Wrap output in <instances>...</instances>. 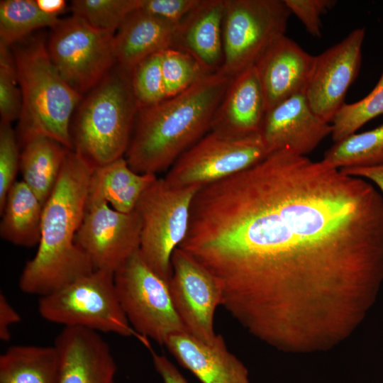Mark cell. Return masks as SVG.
<instances>
[{"mask_svg":"<svg viewBox=\"0 0 383 383\" xmlns=\"http://www.w3.org/2000/svg\"><path fill=\"white\" fill-rule=\"evenodd\" d=\"M233 316L276 311L293 279L350 280L383 252V196L366 179L282 150L202 186L179 246Z\"/></svg>","mask_w":383,"mask_h":383,"instance_id":"cell-1","label":"cell"},{"mask_svg":"<svg viewBox=\"0 0 383 383\" xmlns=\"http://www.w3.org/2000/svg\"><path fill=\"white\" fill-rule=\"evenodd\" d=\"M92 171L79 154L70 150L43 206L38 250L19 277L18 287L23 292L43 297L94 270L87 255L75 243Z\"/></svg>","mask_w":383,"mask_h":383,"instance_id":"cell-2","label":"cell"},{"mask_svg":"<svg viewBox=\"0 0 383 383\" xmlns=\"http://www.w3.org/2000/svg\"><path fill=\"white\" fill-rule=\"evenodd\" d=\"M231 79L210 73L182 92L139 109L124 156L129 167L139 174L167 171L210 131Z\"/></svg>","mask_w":383,"mask_h":383,"instance_id":"cell-3","label":"cell"},{"mask_svg":"<svg viewBox=\"0 0 383 383\" xmlns=\"http://www.w3.org/2000/svg\"><path fill=\"white\" fill-rule=\"evenodd\" d=\"M13 47L21 92L19 141L43 135L72 150L71 117L82 96L58 72L42 37H28Z\"/></svg>","mask_w":383,"mask_h":383,"instance_id":"cell-4","label":"cell"},{"mask_svg":"<svg viewBox=\"0 0 383 383\" xmlns=\"http://www.w3.org/2000/svg\"><path fill=\"white\" fill-rule=\"evenodd\" d=\"M79 105L70 127L72 150L93 170L124 157L139 110L131 71L116 64Z\"/></svg>","mask_w":383,"mask_h":383,"instance_id":"cell-5","label":"cell"},{"mask_svg":"<svg viewBox=\"0 0 383 383\" xmlns=\"http://www.w3.org/2000/svg\"><path fill=\"white\" fill-rule=\"evenodd\" d=\"M38 310L43 318L51 323L134 337L152 349L149 339L129 323L121 306L112 272L94 270L56 292L40 297Z\"/></svg>","mask_w":383,"mask_h":383,"instance_id":"cell-6","label":"cell"},{"mask_svg":"<svg viewBox=\"0 0 383 383\" xmlns=\"http://www.w3.org/2000/svg\"><path fill=\"white\" fill-rule=\"evenodd\" d=\"M201 187H173L164 177H157L134 209L141 221L139 252L152 270L167 283L172 277V255L187 235L192 203Z\"/></svg>","mask_w":383,"mask_h":383,"instance_id":"cell-7","label":"cell"},{"mask_svg":"<svg viewBox=\"0 0 383 383\" xmlns=\"http://www.w3.org/2000/svg\"><path fill=\"white\" fill-rule=\"evenodd\" d=\"M291 14L284 0H225L223 57L217 72L233 78L253 66L285 35Z\"/></svg>","mask_w":383,"mask_h":383,"instance_id":"cell-8","label":"cell"},{"mask_svg":"<svg viewBox=\"0 0 383 383\" xmlns=\"http://www.w3.org/2000/svg\"><path fill=\"white\" fill-rule=\"evenodd\" d=\"M122 309L140 335L165 345L172 334L187 332L176 313L168 283L146 264L139 250L115 272Z\"/></svg>","mask_w":383,"mask_h":383,"instance_id":"cell-9","label":"cell"},{"mask_svg":"<svg viewBox=\"0 0 383 383\" xmlns=\"http://www.w3.org/2000/svg\"><path fill=\"white\" fill-rule=\"evenodd\" d=\"M114 35L73 14L52 27L46 43L50 59L80 95L90 91L117 64Z\"/></svg>","mask_w":383,"mask_h":383,"instance_id":"cell-10","label":"cell"},{"mask_svg":"<svg viewBox=\"0 0 383 383\" xmlns=\"http://www.w3.org/2000/svg\"><path fill=\"white\" fill-rule=\"evenodd\" d=\"M269 154L260 132L229 137L210 131L177 159L164 178L173 187H202L243 172Z\"/></svg>","mask_w":383,"mask_h":383,"instance_id":"cell-11","label":"cell"},{"mask_svg":"<svg viewBox=\"0 0 383 383\" xmlns=\"http://www.w3.org/2000/svg\"><path fill=\"white\" fill-rule=\"evenodd\" d=\"M141 221L137 211L122 213L102 200L87 201L75 243L94 270L114 272L135 252L140 243Z\"/></svg>","mask_w":383,"mask_h":383,"instance_id":"cell-12","label":"cell"},{"mask_svg":"<svg viewBox=\"0 0 383 383\" xmlns=\"http://www.w3.org/2000/svg\"><path fill=\"white\" fill-rule=\"evenodd\" d=\"M172 277L168 282L173 306L187 332L211 344L216 334L213 318L221 306V291L214 277L179 248L171 258Z\"/></svg>","mask_w":383,"mask_h":383,"instance_id":"cell-13","label":"cell"},{"mask_svg":"<svg viewBox=\"0 0 383 383\" xmlns=\"http://www.w3.org/2000/svg\"><path fill=\"white\" fill-rule=\"evenodd\" d=\"M365 36L364 28H356L316 56L304 94L313 112L328 123L345 104L348 90L358 75Z\"/></svg>","mask_w":383,"mask_h":383,"instance_id":"cell-14","label":"cell"},{"mask_svg":"<svg viewBox=\"0 0 383 383\" xmlns=\"http://www.w3.org/2000/svg\"><path fill=\"white\" fill-rule=\"evenodd\" d=\"M331 133V124L313 112L304 94L294 95L266 111L260 128L270 153L287 150L302 156Z\"/></svg>","mask_w":383,"mask_h":383,"instance_id":"cell-15","label":"cell"},{"mask_svg":"<svg viewBox=\"0 0 383 383\" xmlns=\"http://www.w3.org/2000/svg\"><path fill=\"white\" fill-rule=\"evenodd\" d=\"M316 56L285 35L277 39L254 65L262 87L266 111L287 99L305 94Z\"/></svg>","mask_w":383,"mask_h":383,"instance_id":"cell-16","label":"cell"},{"mask_svg":"<svg viewBox=\"0 0 383 383\" xmlns=\"http://www.w3.org/2000/svg\"><path fill=\"white\" fill-rule=\"evenodd\" d=\"M54 345L60 358L59 383H115L117 366L99 333L64 327Z\"/></svg>","mask_w":383,"mask_h":383,"instance_id":"cell-17","label":"cell"},{"mask_svg":"<svg viewBox=\"0 0 383 383\" xmlns=\"http://www.w3.org/2000/svg\"><path fill=\"white\" fill-rule=\"evenodd\" d=\"M165 346L201 383H249L246 367L228 350L220 334L208 344L189 333H177Z\"/></svg>","mask_w":383,"mask_h":383,"instance_id":"cell-18","label":"cell"},{"mask_svg":"<svg viewBox=\"0 0 383 383\" xmlns=\"http://www.w3.org/2000/svg\"><path fill=\"white\" fill-rule=\"evenodd\" d=\"M265 112L262 87L253 65L232 78L210 131L229 137L257 133Z\"/></svg>","mask_w":383,"mask_h":383,"instance_id":"cell-19","label":"cell"},{"mask_svg":"<svg viewBox=\"0 0 383 383\" xmlns=\"http://www.w3.org/2000/svg\"><path fill=\"white\" fill-rule=\"evenodd\" d=\"M224 9L225 0H200L179 23L172 46L191 55L210 73L223 62Z\"/></svg>","mask_w":383,"mask_h":383,"instance_id":"cell-20","label":"cell"},{"mask_svg":"<svg viewBox=\"0 0 383 383\" xmlns=\"http://www.w3.org/2000/svg\"><path fill=\"white\" fill-rule=\"evenodd\" d=\"M178 24L140 8L133 11L114 35L117 64L132 71L146 57L172 48Z\"/></svg>","mask_w":383,"mask_h":383,"instance_id":"cell-21","label":"cell"},{"mask_svg":"<svg viewBox=\"0 0 383 383\" xmlns=\"http://www.w3.org/2000/svg\"><path fill=\"white\" fill-rule=\"evenodd\" d=\"M157 178L154 174H139L125 157L93 170L87 201L102 200L113 209L131 213L145 190Z\"/></svg>","mask_w":383,"mask_h":383,"instance_id":"cell-22","label":"cell"},{"mask_svg":"<svg viewBox=\"0 0 383 383\" xmlns=\"http://www.w3.org/2000/svg\"><path fill=\"white\" fill-rule=\"evenodd\" d=\"M20 169L23 181L43 204L51 194L65 158L71 150L59 142L35 135L21 142Z\"/></svg>","mask_w":383,"mask_h":383,"instance_id":"cell-23","label":"cell"},{"mask_svg":"<svg viewBox=\"0 0 383 383\" xmlns=\"http://www.w3.org/2000/svg\"><path fill=\"white\" fill-rule=\"evenodd\" d=\"M43 204L23 181H16L9 189L2 211L0 235L19 246L38 245Z\"/></svg>","mask_w":383,"mask_h":383,"instance_id":"cell-24","label":"cell"},{"mask_svg":"<svg viewBox=\"0 0 383 383\" xmlns=\"http://www.w3.org/2000/svg\"><path fill=\"white\" fill-rule=\"evenodd\" d=\"M59 376L54 345H16L0 356V383H59Z\"/></svg>","mask_w":383,"mask_h":383,"instance_id":"cell-25","label":"cell"},{"mask_svg":"<svg viewBox=\"0 0 383 383\" xmlns=\"http://www.w3.org/2000/svg\"><path fill=\"white\" fill-rule=\"evenodd\" d=\"M321 161L337 169L369 167L383 164V123L334 143L324 152Z\"/></svg>","mask_w":383,"mask_h":383,"instance_id":"cell-26","label":"cell"},{"mask_svg":"<svg viewBox=\"0 0 383 383\" xmlns=\"http://www.w3.org/2000/svg\"><path fill=\"white\" fill-rule=\"evenodd\" d=\"M57 16L43 12L33 0H3L0 1V44L14 45L28 38L33 30L53 27Z\"/></svg>","mask_w":383,"mask_h":383,"instance_id":"cell-27","label":"cell"},{"mask_svg":"<svg viewBox=\"0 0 383 383\" xmlns=\"http://www.w3.org/2000/svg\"><path fill=\"white\" fill-rule=\"evenodd\" d=\"M383 114V70L373 89L362 99L345 104L331 122L334 143L356 131L372 119Z\"/></svg>","mask_w":383,"mask_h":383,"instance_id":"cell-28","label":"cell"},{"mask_svg":"<svg viewBox=\"0 0 383 383\" xmlns=\"http://www.w3.org/2000/svg\"><path fill=\"white\" fill-rule=\"evenodd\" d=\"M142 6V0H74L71 10L95 28L115 34L125 18Z\"/></svg>","mask_w":383,"mask_h":383,"instance_id":"cell-29","label":"cell"},{"mask_svg":"<svg viewBox=\"0 0 383 383\" xmlns=\"http://www.w3.org/2000/svg\"><path fill=\"white\" fill-rule=\"evenodd\" d=\"M160 63L167 98L182 92L210 74L191 55L174 48L160 52Z\"/></svg>","mask_w":383,"mask_h":383,"instance_id":"cell-30","label":"cell"},{"mask_svg":"<svg viewBox=\"0 0 383 383\" xmlns=\"http://www.w3.org/2000/svg\"><path fill=\"white\" fill-rule=\"evenodd\" d=\"M131 85L139 109L167 99L160 63V52L140 62L131 71Z\"/></svg>","mask_w":383,"mask_h":383,"instance_id":"cell-31","label":"cell"},{"mask_svg":"<svg viewBox=\"0 0 383 383\" xmlns=\"http://www.w3.org/2000/svg\"><path fill=\"white\" fill-rule=\"evenodd\" d=\"M21 92L13 52L0 44V113L1 121L11 123L19 118Z\"/></svg>","mask_w":383,"mask_h":383,"instance_id":"cell-32","label":"cell"},{"mask_svg":"<svg viewBox=\"0 0 383 383\" xmlns=\"http://www.w3.org/2000/svg\"><path fill=\"white\" fill-rule=\"evenodd\" d=\"M20 150L11 123H0V213L20 169Z\"/></svg>","mask_w":383,"mask_h":383,"instance_id":"cell-33","label":"cell"},{"mask_svg":"<svg viewBox=\"0 0 383 383\" xmlns=\"http://www.w3.org/2000/svg\"><path fill=\"white\" fill-rule=\"evenodd\" d=\"M284 2L313 37L321 35V16L337 3L335 0H284Z\"/></svg>","mask_w":383,"mask_h":383,"instance_id":"cell-34","label":"cell"},{"mask_svg":"<svg viewBox=\"0 0 383 383\" xmlns=\"http://www.w3.org/2000/svg\"><path fill=\"white\" fill-rule=\"evenodd\" d=\"M200 0H142L140 9L165 21L179 23Z\"/></svg>","mask_w":383,"mask_h":383,"instance_id":"cell-35","label":"cell"},{"mask_svg":"<svg viewBox=\"0 0 383 383\" xmlns=\"http://www.w3.org/2000/svg\"><path fill=\"white\" fill-rule=\"evenodd\" d=\"M21 321V316L9 303L5 294H0V339L3 342L10 340L11 328Z\"/></svg>","mask_w":383,"mask_h":383,"instance_id":"cell-36","label":"cell"},{"mask_svg":"<svg viewBox=\"0 0 383 383\" xmlns=\"http://www.w3.org/2000/svg\"><path fill=\"white\" fill-rule=\"evenodd\" d=\"M155 370L164 383H187L177 367L165 356L150 350Z\"/></svg>","mask_w":383,"mask_h":383,"instance_id":"cell-37","label":"cell"},{"mask_svg":"<svg viewBox=\"0 0 383 383\" xmlns=\"http://www.w3.org/2000/svg\"><path fill=\"white\" fill-rule=\"evenodd\" d=\"M339 170L345 174L372 182L383 196V164L369 167H346Z\"/></svg>","mask_w":383,"mask_h":383,"instance_id":"cell-38","label":"cell"},{"mask_svg":"<svg viewBox=\"0 0 383 383\" xmlns=\"http://www.w3.org/2000/svg\"><path fill=\"white\" fill-rule=\"evenodd\" d=\"M39 8L45 13L57 16L65 8L64 0H36Z\"/></svg>","mask_w":383,"mask_h":383,"instance_id":"cell-39","label":"cell"}]
</instances>
